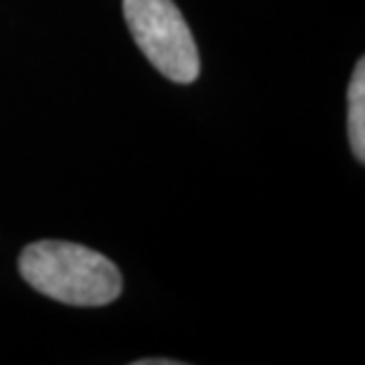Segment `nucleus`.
<instances>
[{
  "label": "nucleus",
  "mask_w": 365,
  "mask_h": 365,
  "mask_svg": "<svg viewBox=\"0 0 365 365\" xmlns=\"http://www.w3.org/2000/svg\"><path fill=\"white\" fill-rule=\"evenodd\" d=\"M19 273L36 292L69 306H107L121 294V273L83 245L43 240L19 257Z\"/></svg>",
  "instance_id": "f257e3e1"
},
{
  "label": "nucleus",
  "mask_w": 365,
  "mask_h": 365,
  "mask_svg": "<svg viewBox=\"0 0 365 365\" xmlns=\"http://www.w3.org/2000/svg\"><path fill=\"white\" fill-rule=\"evenodd\" d=\"M123 17L159 74L176 83H192L200 76L197 43L173 0H123Z\"/></svg>",
  "instance_id": "f03ea898"
},
{
  "label": "nucleus",
  "mask_w": 365,
  "mask_h": 365,
  "mask_svg": "<svg viewBox=\"0 0 365 365\" xmlns=\"http://www.w3.org/2000/svg\"><path fill=\"white\" fill-rule=\"evenodd\" d=\"M349 138L354 157L365 159V62L359 60L349 86Z\"/></svg>",
  "instance_id": "7ed1b4c3"
},
{
  "label": "nucleus",
  "mask_w": 365,
  "mask_h": 365,
  "mask_svg": "<svg viewBox=\"0 0 365 365\" xmlns=\"http://www.w3.org/2000/svg\"><path fill=\"white\" fill-rule=\"evenodd\" d=\"M176 361H169V359H143V361H138V365H173Z\"/></svg>",
  "instance_id": "20e7f679"
}]
</instances>
